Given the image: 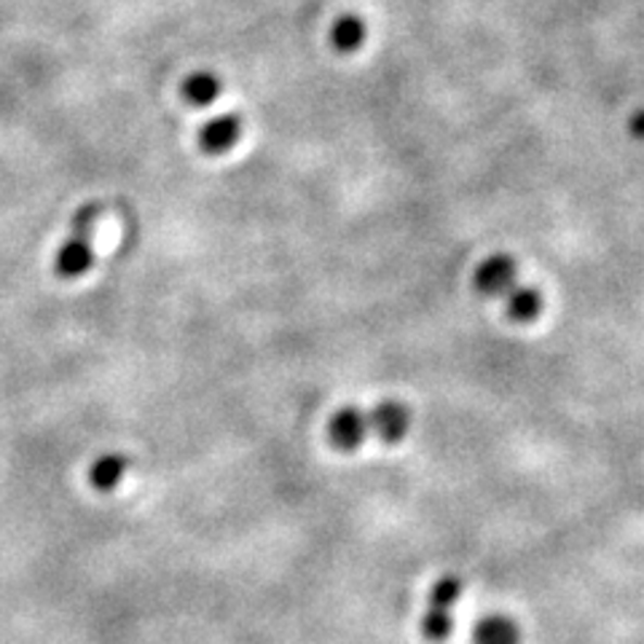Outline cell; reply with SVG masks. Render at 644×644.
<instances>
[{"label": "cell", "instance_id": "cell-3", "mask_svg": "<svg viewBox=\"0 0 644 644\" xmlns=\"http://www.w3.org/2000/svg\"><path fill=\"white\" fill-rule=\"evenodd\" d=\"M370 419V432L379 435V441L384 443H397L408 435V427H412V412L403 406L401 401H384L368 414Z\"/></svg>", "mask_w": 644, "mask_h": 644}, {"label": "cell", "instance_id": "cell-7", "mask_svg": "<svg viewBox=\"0 0 644 644\" xmlns=\"http://www.w3.org/2000/svg\"><path fill=\"white\" fill-rule=\"evenodd\" d=\"M127 467L129 459L124 457V454H105V457H100L92 465L89 481H92V487L100 489V492H111V489H116L118 483H122Z\"/></svg>", "mask_w": 644, "mask_h": 644}, {"label": "cell", "instance_id": "cell-10", "mask_svg": "<svg viewBox=\"0 0 644 644\" xmlns=\"http://www.w3.org/2000/svg\"><path fill=\"white\" fill-rule=\"evenodd\" d=\"M478 644H518V626L507 618H487L476 631Z\"/></svg>", "mask_w": 644, "mask_h": 644}, {"label": "cell", "instance_id": "cell-11", "mask_svg": "<svg viewBox=\"0 0 644 644\" xmlns=\"http://www.w3.org/2000/svg\"><path fill=\"white\" fill-rule=\"evenodd\" d=\"M462 594V583L457 578H443L441 583L432 589L430 594V607H438V609H452L454 604H457V598Z\"/></svg>", "mask_w": 644, "mask_h": 644}, {"label": "cell", "instance_id": "cell-4", "mask_svg": "<svg viewBox=\"0 0 644 644\" xmlns=\"http://www.w3.org/2000/svg\"><path fill=\"white\" fill-rule=\"evenodd\" d=\"M92 237H76V233H71V237L65 239V244L60 248V253H56L54 269L62 279H76L87 275V272L92 269Z\"/></svg>", "mask_w": 644, "mask_h": 644}, {"label": "cell", "instance_id": "cell-6", "mask_svg": "<svg viewBox=\"0 0 644 644\" xmlns=\"http://www.w3.org/2000/svg\"><path fill=\"white\" fill-rule=\"evenodd\" d=\"M505 310L507 317L521 325L534 323L545 310V299L538 288H529V285H516L510 293L505 295Z\"/></svg>", "mask_w": 644, "mask_h": 644}, {"label": "cell", "instance_id": "cell-8", "mask_svg": "<svg viewBox=\"0 0 644 644\" xmlns=\"http://www.w3.org/2000/svg\"><path fill=\"white\" fill-rule=\"evenodd\" d=\"M184 97L191 105H210V102H215L220 97V78L213 76V73H193L186 81Z\"/></svg>", "mask_w": 644, "mask_h": 644}, {"label": "cell", "instance_id": "cell-2", "mask_svg": "<svg viewBox=\"0 0 644 644\" xmlns=\"http://www.w3.org/2000/svg\"><path fill=\"white\" fill-rule=\"evenodd\" d=\"M328 432L336 449H341V452H355V449H361L363 441L370 435V419L363 408L344 406L341 412L333 414Z\"/></svg>", "mask_w": 644, "mask_h": 644}, {"label": "cell", "instance_id": "cell-9", "mask_svg": "<svg viewBox=\"0 0 644 644\" xmlns=\"http://www.w3.org/2000/svg\"><path fill=\"white\" fill-rule=\"evenodd\" d=\"M366 25H363V20H357V16H341L339 22H336L333 33H330V41H333V47L339 51H357L363 47V41H366Z\"/></svg>", "mask_w": 644, "mask_h": 644}, {"label": "cell", "instance_id": "cell-1", "mask_svg": "<svg viewBox=\"0 0 644 644\" xmlns=\"http://www.w3.org/2000/svg\"><path fill=\"white\" fill-rule=\"evenodd\" d=\"M472 285L481 295L494 299V295H507L518 285V266L510 255H489L472 275Z\"/></svg>", "mask_w": 644, "mask_h": 644}, {"label": "cell", "instance_id": "cell-5", "mask_svg": "<svg viewBox=\"0 0 644 644\" xmlns=\"http://www.w3.org/2000/svg\"><path fill=\"white\" fill-rule=\"evenodd\" d=\"M242 138V118L226 113V116L213 118L204 124L202 135H199V146L207 153H226L237 146V140Z\"/></svg>", "mask_w": 644, "mask_h": 644}, {"label": "cell", "instance_id": "cell-13", "mask_svg": "<svg viewBox=\"0 0 644 644\" xmlns=\"http://www.w3.org/2000/svg\"><path fill=\"white\" fill-rule=\"evenodd\" d=\"M97 218H100V207H97V204H87V207H81L73 215L71 233H76V237H92Z\"/></svg>", "mask_w": 644, "mask_h": 644}, {"label": "cell", "instance_id": "cell-12", "mask_svg": "<svg viewBox=\"0 0 644 644\" xmlns=\"http://www.w3.org/2000/svg\"><path fill=\"white\" fill-rule=\"evenodd\" d=\"M454 629V620L449 615V609H438L430 607V615L425 618V634L432 636V640H443L449 636V631Z\"/></svg>", "mask_w": 644, "mask_h": 644}, {"label": "cell", "instance_id": "cell-14", "mask_svg": "<svg viewBox=\"0 0 644 644\" xmlns=\"http://www.w3.org/2000/svg\"><path fill=\"white\" fill-rule=\"evenodd\" d=\"M631 135H634V138H640V140H644V108L642 111H636L634 116H631Z\"/></svg>", "mask_w": 644, "mask_h": 644}]
</instances>
